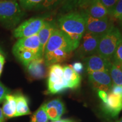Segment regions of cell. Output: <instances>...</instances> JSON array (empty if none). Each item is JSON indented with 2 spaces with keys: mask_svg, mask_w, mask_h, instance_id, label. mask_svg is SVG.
<instances>
[{
  "mask_svg": "<svg viewBox=\"0 0 122 122\" xmlns=\"http://www.w3.org/2000/svg\"><path fill=\"white\" fill-rule=\"evenodd\" d=\"M63 0H43L38 9L44 10H50L56 9L59 5L63 4Z\"/></svg>",
  "mask_w": 122,
  "mask_h": 122,
  "instance_id": "obj_23",
  "label": "cell"
},
{
  "mask_svg": "<svg viewBox=\"0 0 122 122\" xmlns=\"http://www.w3.org/2000/svg\"><path fill=\"white\" fill-rule=\"evenodd\" d=\"M119 22H120V26L122 27V19L120 20H119Z\"/></svg>",
  "mask_w": 122,
  "mask_h": 122,
  "instance_id": "obj_38",
  "label": "cell"
},
{
  "mask_svg": "<svg viewBox=\"0 0 122 122\" xmlns=\"http://www.w3.org/2000/svg\"><path fill=\"white\" fill-rule=\"evenodd\" d=\"M117 1H119V0H117Z\"/></svg>",
  "mask_w": 122,
  "mask_h": 122,
  "instance_id": "obj_41",
  "label": "cell"
},
{
  "mask_svg": "<svg viewBox=\"0 0 122 122\" xmlns=\"http://www.w3.org/2000/svg\"><path fill=\"white\" fill-rule=\"evenodd\" d=\"M0 122H5V116L1 108H0Z\"/></svg>",
  "mask_w": 122,
  "mask_h": 122,
  "instance_id": "obj_34",
  "label": "cell"
},
{
  "mask_svg": "<svg viewBox=\"0 0 122 122\" xmlns=\"http://www.w3.org/2000/svg\"><path fill=\"white\" fill-rule=\"evenodd\" d=\"M85 69L88 74L96 71H107L109 72L112 62L98 55H92L84 59Z\"/></svg>",
  "mask_w": 122,
  "mask_h": 122,
  "instance_id": "obj_9",
  "label": "cell"
},
{
  "mask_svg": "<svg viewBox=\"0 0 122 122\" xmlns=\"http://www.w3.org/2000/svg\"><path fill=\"white\" fill-rule=\"evenodd\" d=\"M78 47L79 45L73 42L66 33L60 29L56 28L47 42L44 54L56 49H63L71 52Z\"/></svg>",
  "mask_w": 122,
  "mask_h": 122,
  "instance_id": "obj_4",
  "label": "cell"
},
{
  "mask_svg": "<svg viewBox=\"0 0 122 122\" xmlns=\"http://www.w3.org/2000/svg\"><path fill=\"white\" fill-rule=\"evenodd\" d=\"M113 19L120 20L122 19V0H119L114 8L109 15Z\"/></svg>",
  "mask_w": 122,
  "mask_h": 122,
  "instance_id": "obj_25",
  "label": "cell"
},
{
  "mask_svg": "<svg viewBox=\"0 0 122 122\" xmlns=\"http://www.w3.org/2000/svg\"><path fill=\"white\" fill-rule=\"evenodd\" d=\"M0 51H1V50H0Z\"/></svg>",
  "mask_w": 122,
  "mask_h": 122,
  "instance_id": "obj_42",
  "label": "cell"
},
{
  "mask_svg": "<svg viewBox=\"0 0 122 122\" xmlns=\"http://www.w3.org/2000/svg\"><path fill=\"white\" fill-rule=\"evenodd\" d=\"M5 59V58L4 57V56H3L2 53L0 51V59Z\"/></svg>",
  "mask_w": 122,
  "mask_h": 122,
  "instance_id": "obj_37",
  "label": "cell"
},
{
  "mask_svg": "<svg viewBox=\"0 0 122 122\" xmlns=\"http://www.w3.org/2000/svg\"><path fill=\"white\" fill-rule=\"evenodd\" d=\"M24 13L15 0H0V23L9 28L19 23Z\"/></svg>",
  "mask_w": 122,
  "mask_h": 122,
  "instance_id": "obj_3",
  "label": "cell"
},
{
  "mask_svg": "<svg viewBox=\"0 0 122 122\" xmlns=\"http://www.w3.org/2000/svg\"><path fill=\"white\" fill-rule=\"evenodd\" d=\"M122 41V34L119 29L114 27L100 37L97 54L111 62L113 55Z\"/></svg>",
  "mask_w": 122,
  "mask_h": 122,
  "instance_id": "obj_2",
  "label": "cell"
},
{
  "mask_svg": "<svg viewBox=\"0 0 122 122\" xmlns=\"http://www.w3.org/2000/svg\"><path fill=\"white\" fill-rule=\"evenodd\" d=\"M103 103V108L107 113L112 117H117L122 110V97L110 92L106 102Z\"/></svg>",
  "mask_w": 122,
  "mask_h": 122,
  "instance_id": "obj_12",
  "label": "cell"
},
{
  "mask_svg": "<svg viewBox=\"0 0 122 122\" xmlns=\"http://www.w3.org/2000/svg\"><path fill=\"white\" fill-rule=\"evenodd\" d=\"M9 93V90L0 83V102L5 100L6 96Z\"/></svg>",
  "mask_w": 122,
  "mask_h": 122,
  "instance_id": "obj_29",
  "label": "cell"
},
{
  "mask_svg": "<svg viewBox=\"0 0 122 122\" xmlns=\"http://www.w3.org/2000/svg\"><path fill=\"white\" fill-rule=\"evenodd\" d=\"M20 7L24 10H31L37 8L43 0H19Z\"/></svg>",
  "mask_w": 122,
  "mask_h": 122,
  "instance_id": "obj_24",
  "label": "cell"
},
{
  "mask_svg": "<svg viewBox=\"0 0 122 122\" xmlns=\"http://www.w3.org/2000/svg\"><path fill=\"white\" fill-rule=\"evenodd\" d=\"M84 9L86 14L96 19H104L109 16L107 10L99 0H93Z\"/></svg>",
  "mask_w": 122,
  "mask_h": 122,
  "instance_id": "obj_16",
  "label": "cell"
},
{
  "mask_svg": "<svg viewBox=\"0 0 122 122\" xmlns=\"http://www.w3.org/2000/svg\"><path fill=\"white\" fill-rule=\"evenodd\" d=\"M72 66V69L74 70L75 72H76L77 74H80L83 72L84 69V66L81 62H76L73 64Z\"/></svg>",
  "mask_w": 122,
  "mask_h": 122,
  "instance_id": "obj_30",
  "label": "cell"
},
{
  "mask_svg": "<svg viewBox=\"0 0 122 122\" xmlns=\"http://www.w3.org/2000/svg\"><path fill=\"white\" fill-rule=\"evenodd\" d=\"M72 51L68 52L63 49H56L54 51L45 53L44 56L46 65L50 66L54 64L62 63L68 61L72 56Z\"/></svg>",
  "mask_w": 122,
  "mask_h": 122,
  "instance_id": "obj_15",
  "label": "cell"
},
{
  "mask_svg": "<svg viewBox=\"0 0 122 122\" xmlns=\"http://www.w3.org/2000/svg\"><path fill=\"white\" fill-rule=\"evenodd\" d=\"M82 37L81 43L76 51L77 56L85 58L97 53L101 36L85 32Z\"/></svg>",
  "mask_w": 122,
  "mask_h": 122,
  "instance_id": "obj_7",
  "label": "cell"
},
{
  "mask_svg": "<svg viewBox=\"0 0 122 122\" xmlns=\"http://www.w3.org/2000/svg\"><path fill=\"white\" fill-rule=\"evenodd\" d=\"M14 54L24 66L27 67L30 62L35 59L39 58V56L33 51L29 50H18L13 51Z\"/></svg>",
  "mask_w": 122,
  "mask_h": 122,
  "instance_id": "obj_19",
  "label": "cell"
},
{
  "mask_svg": "<svg viewBox=\"0 0 122 122\" xmlns=\"http://www.w3.org/2000/svg\"><path fill=\"white\" fill-rule=\"evenodd\" d=\"M120 68H121V69H122V63L121 64V65H120Z\"/></svg>",
  "mask_w": 122,
  "mask_h": 122,
  "instance_id": "obj_40",
  "label": "cell"
},
{
  "mask_svg": "<svg viewBox=\"0 0 122 122\" xmlns=\"http://www.w3.org/2000/svg\"><path fill=\"white\" fill-rule=\"evenodd\" d=\"M45 22L43 18H32L20 24L14 30V36L16 38L28 37L36 35L41 29Z\"/></svg>",
  "mask_w": 122,
  "mask_h": 122,
  "instance_id": "obj_5",
  "label": "cell"
},
{
  "mask_svg": "<svg viewBox=\"0 0 122 122\" xmlns=\"http://www.w3.org/2000/svg\"><path fill=\"white\" fill-rule=\"evenodd\" d=\"M56 28H57V26L54 21H45L43 26L37 33L40 44V54L42 58H44L47 42Z\"/></svg>",
  "mask_w": 122,
  "mask_h": 122,
  "instance_id": "obj_13",
  "label": "cell"
},
{
  "mask_svg": "<svg viewBox=\"0 0 122 122\" xmlns=\"http://www.w3.org/2000/svg\"><path fill=\"white\" fill-rule=\"evenodd\" d=\"M110 92L122 97V85H112L110 89Z\"/></svg>",
  "mask_w": 122,
  "mask_h": 122,
  "instance_id": "obj_31",
  "label": "cell"
},
{
  "mask_svg": "<svg viewBox=\"0 0 122 122\" xmlns=\"http://www.w3.org/2000/svg\"><path fill=\"white\" fill-rule=\"evenodd\" d=\"M16 98L15 96L7 94L6 96L5 101L2 107V112L4 116L8 118L15 117L16 113Z\"/></svg>",
  "mask_w": 122,
  "mask_h": 122,
  "instance_id": "obj_18",
  "label": "cell"
},
{
  "mask_svg": "<svg viewBox=\"0 0 122 122\" xmlns=\"http://www.w3.org/2000/svg\"><path fill=\"white\" fill-rule=\"evenodd\" d=\"M81 0H63V5L66 10H71L75 7L79 6Z\"/></svg>",
  "mask_w": 122,
  "mask_h": 122,
  "instance_id": "obj_28",
  "label": "cell"
},
{
  "mask_svg": "<svg viewBox=\"0 0 122 122\" xmlns=\"http://www.w3.org/2000/svg\"></svg>",
  "mask_w": 122,
  "mask_h": 122,
  "instance_id": "obj_43",
  "label": "cell"
},
{
  "mask_svg": "<svg viewBox=\"0 0 122 122\" xmlns=\"http://www.w3.org/2000/svg\"><path fill=\"white\" fill-rule=\"evenodd\" d=\"M49 119L52 121L59 120L65 112L63 103L59 99H55L44 104Z\"/></svg>",
  "mask_w": 122,
  "mask_h": 122,
  "instance_id": "obj_14",
  "label": "cell"
},
{
  "mask_svg": "<svg viewBox=\"0 0 122 122\" xmlns=\"http://www.w3.org/2000/svg\"><path fill=\"white\" fill-rule=\"evenodd\" d=\"M111 62L119 66L122 63V41L116 49L111 60Z\"/></svg>",
  "mask_w": 122,
  "mask_h": 122,
  "instance_id": "obj_26",
  "label": "cell"
},
{
  "mask_svg": "<svg viewBox=\"0 0 122 122\" xmlns=\"http://www.w3.org/2000/svg\"><path fill=\"white\" fill-rule=\"evenodd\" d=\"M58 25L77 45L86 30L85 13L71 12L62 15L58 19Z\"/></svg>",
  "mask_w": 122,
  "mask_h": 122,
  "instance_id": "obj_1",
  "label": "cell"
},
{
  "mask_svg": "<svg viewBox=\"0 0 122 122\" xmlns=\"http://www.w3.org/2000/svg\"><path fill=\"white\" fill-rule=\"evenodd\" d=\"M109 74L113 84L112 85H122V70L119 66L112 63L110 68Z\"/></svg>",
  "mask_w": 122,
  "mask_h": 122,
  "instance_id": "obj_21",
  "label": "cell"
},
{
  "mask_svg": "<svg viewBox=\"0 0 122 122\" xmlns=\"http://www.w3.org/2000/svg\"><path fill=\"white\" fill-rule=\"evenodd\" d=\"M63 79L67 88L75 89L80 85V75L72 69L71 65H65L63 67Z\"/></svg>",
  "mask_w": 122,
  "mask_h": 122,
  "instance_id": "obj_17",
  "label": "cell"
},
{
  "mask_svg": "<svg viewBox=\"0 0 122 122\" xmlns=\"http://www.w3.org/2000/svg\"><path fill=\"white\" fill-rule=\"evenodd\" d=\"M4 62H5V59H0V75H1V72H2L3 66H4Z\"/></svg>",
  "mask_w": 122,
  "mask_h": 122,
  "instance_id": "obj_35",
  "label": "cell"
},
{
  "mask_svg": "<svg viewBox=\"0 0 122 122\" xmlns=\"http://www.w3.org/2000/svg\"><path fill=\"white\" fill-rule=\"evenodd\" d=\"M85 32L93 33L101 37L107 33L114 27L113 23L109 19V17L104 19H96L89 16L85 13Z\"/></svg>",
  "mask_w": 122,
  "mask_h": 122,
  "instance_id": "obj_6",
  "label": "cell"
},
{
  "mask_svg": "<svg viewBox=\"0 0 122 122\" xmlns=\"http://www.w3.org/2000/svg\"><path fill=\"white\" fill-rule=\"evenodd\" d=\"M52 122H74L72 120L67 119H59L56 121H53Z\"/></svg>",
  "mask_w": 122,
  "mask_h": 122,
  "instance_id": "obj_36",
  "label": "cell"
},
{
  "mask_svg": "<svg viewBox=\"0 0 122 122\" xmlns=\"http://www.w3.org/2000/svg\"><path fill=\"white\" fill-rule=\"evenodd\" d=\"M93 0H81L79 4V6L81 7V8H85Z\"/></svg>",
  "mask_w": 122,
  "mask_h": 122,
  "instance_id": "obj_33",
  "label": "cell"
},
{
  "mask_svg": "<svg viewBox=\"0 0 122 122\" xmlns=\"http://www.w3.org/2000/svg\"><path fill=\"white\" fill-rule=\"evenodd\" d=\"M22 49L30 50L36 53L40 58H42L40 54V44L37 34L18 40L14 45L13 51Z\"/></svg>",
  "mask_w": 122,
  "mask_h": 122,
  "instance_id": "obj_10",
  "label": "cell"
},
{
  "mask_svg": "<svg viewBox=\"0 0 122 122\" xmlns=\"http://www.w3.org/2000/svg\"><path fill=\"white\" fill-rule=\"evenodd\" d=\"M99 1L106 7L108 12H109V15H110L117 2H118L117 0H99Z\"/></svg>",
  "mask_w": 122,
  "mask_h": 122,
  "instance_id": "obj_27",
  "label": "cell"
},
{
  "mask_svg": "<svg viewBox=\"0 0 122 122\" xmlns=\"http://www.w3.org/2000/svg\"><path fill=\"white\" fill-rule=\"evenodd\" d=\"M88 75L89 81L94 89L106 92L111 89L112 81L109 72L96 71Z\"/></svg>",
  "mask_w": 122,
  "mask_h": 122,
  "instance_id": "obj_8",
  "label": "cell"
},
{
  "mask_svg": "<svg viewBox=\"0 0 122 122\" xmlns=\"http://www.w3.org/2000/svg\"><path fill=\"white\" fill-rule=\"evenodd\" d=\"M46 67L44 58H39L30 62L26 67L29 75L33 79H41L47 76Z\"/></svg>",
  "mask_w": 122,
  "mask_h": 122,
  "instance_id": "obj_11",
  "label": "cell"
},
{
  "mask_svg": "<svg viewBox=\"0 0 122 122\" xmlns=\"http://www.w3.org/2000/svg\"><path fill=\"white\" fill-rule=\"evenodd\" d=\"M98 94L100 98L102 100L103 103H106L107 101V94L106 92L102 91H98Z\"/></svg>",
  "mask_w": 122,
  "mask_h": 122,
  "instance_id": "obj_32",
  "label": "cell"
},
{
  "mask_svg": "<svg viewBox=\"0 0 122 122\" xmlns=\"http://www.w3.org/2000/svg\"><path fill=\"white\" fill-rule=\"evenodd\" d=\"M16 98V113L15 117L19 116L29 115L31 114L28 105V101L26 97L22 94L15 96Z\"/></svg>",
  "mask_w": 122,
  "mask_h": 122,
  "instance_id": "obj_20",
  "label": "cell"
},
{
  "mask_svg": "<svg viewBox=\"0 0 122 122\" xmlns=\"http://www.w3.org/2000/svg\"><path fill=\"white\" fill-rule=\"evenodd\" d=\"M117 122H122V118H120L119 120H118V121H117Z\"/></svg>",
  "mask_w": 122,
  "mask_h": 122,
  "instance_id": "obj_39",
  "label": "cell"
},
{
  "mask_svg": "<svg viewBox=\"0 0 122 122\" xmlns=\"http://www.w3.org/2000/svg\"><path fill=\"white\" fill-rule=\"evenodd\" d=\"M48 120L49 118L42 105L32 116L30 122H48Z\"/></svg>",
  "mask_w": 122,
  "mask_h": 122,
  "instance_id": "obj_22",
  "label": "cell"
}]
</instances>
